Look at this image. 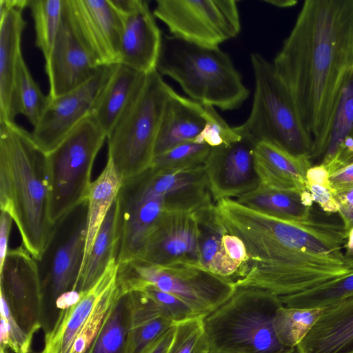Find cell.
I'll return each mask as SVG.
<instances>
[{"label":"cell","mask_w":353,"mask_h":353,"mask_svg":"<svg viewBox=\"0 0 353 353\" xmlns=\"http://www.w3.org/2000/svg\"><path fill=\"white\" fill-rule=\"evenodd\" d=\"M219 221L243 242L249 261L236 288L252 287L283 296L298 294L353 272L343 248V223L276 218L235 199L214 203Z\"/></svg>","instance_id":"cell-1"},{"label":"cell","mask_w":353,"mask_h":353,"mask_svg":"<svg viewBox=\"0 0 353 353\" xmlns=\"http://www.w3.org/2000/svg\"><path fill=\"white\" fill-rule=\"evenodd\" d=\"M272 63L295 102L314 148L353 68V0L305 1Z\"/></svg>","instance_id":"cell-2"},{"label":"cell","mask_w":353,"mask_h":353,"mask_svg":"<svg viewBox=\"0 0 353 353\" xmlns=\"http://www.w3.org/2000/svg\"><path fill=\"white\" fill-rule=\"evenodd\" d=\"M0 208L11 215L22 245L40 261L54 227L47 154L15 121H0Z\"/></svg>","instance_id":"cell-3"},{"label":"cell","mask_w":353,"mask_h":353,"mask_svg":"<svg viewBox=\"0 0 353 353\" xmlns=\"http://www.w3.org/2000/svg\"><path fill=\"white\" fill-rule=\"evenodd\" d=\"M157 70L174 80L190 98L204 105L233 110L249 96L231 58L219 47L163 34Z\"/></svg>","instance_id":"cell-4"},{"label":"cell","mask_w":353,"mask_h":353,"mask_svg":"<svg viewBox=\"0 0 353 353\" xmlns=\"http://www.w3.org/2000/svg\"><path fill=\"white\" fill-rule=\"evenodd\" d=\"M283 304L278 296L252 287L236 288L223 305L203 318L211 353H295L283 345L273 320Z\"/></svg>","instance_id":"cell-5"},{"label":"cell","mask_w":353,"mask_h":353,"mask_svg":"<svg viewBox=\"0 0 353 353\" xmlns=\"http://www.w3.org/2000/svg\"><path fill=\"white\" fill-rule=\"evenodd\" d=\"M254 92L250 114L237 130L256 142L272 143L293 155L311 160L313 140L295 102L272 62L258 52L250 55Z\"/></svg>","instance_id":"cell-6"},{"label":"cell","mask_w":353,"mask_h":353,"mask_svg":"<svg viewBox=\"0 0 353 353\" xmlns=\"http://www.w3.org/2000/svg\"><path fill=\"white\" fill-rule=\"evenodd\" d=\"M171 89L157 70L147 74L141 88L107 137L108 159L112 161L123 181L151 168Z\"/></svg>","instance_id":"cell-7"},{"label":"cell","mask_w":353,"mask_h":353,"mask_svg":"<svg viewBox=\"0 0 353 353\" xmlns=\"http://www.w3.org/2000/svg\"><path fill=\"white\" fill-rule=\"evenodd\" d=\"M117 284L122 294L154 287L182 299L202 317L226 302L236 289L234 282L199 265H156L136 259L118 263Z\"/></svg>","instance_id":"cell-8"},{"label":"cell","mask_w":353,"mask_h":353,"mask_svg":"<svg viewBox=\"0 0 353 353\" xmlns=\"http://www.w3.org/2000/svg\"><path fill=\"white\" fill-rule=\"evenodd\" d=\"M106 134L88 116L47 154L50 214L52 221L87 201L91 172Z\"/></svg>","instance_id":"cell-9"},{"label":"cell","mask_w":353,"mask_h":353,"mask_svg":"<svg viewBox=\"0 0 353 353\" xmlns=\"http://www.w3.org/2000/svg\"><path fill=\"white\" fill-rule=\"evenodd\" d=\"M114 260L98 282L73 305L61 310L45 334L39 353H88L106 317L121 293Z\"/></svg>","instance_id":"cell-10"},{"label":"cell","mask_w":353,"mask_h":353,"mask_svg":"<svg viewBox=\"0 0 353 353\" xmlns=\"http://www.w3.org/2000/svg\"><path fill=\"white\" fill-rule=\"evenodd\" d=\"M152 12L170 35L201 46L219 47L241 32L234 0H157Z\"/></svg>","instance_id":"cell-11"},{"label":"cell","mask_w":353,"mask_h":353,"mask_svg":"<svg viewBox=\"0 0 353 353\" xmlns=\"http://www.w3.org/2000/svg\"><path fill=\"white\" fill-rule=\"evenodd\" d=\"M87 212L85 201L57 220L38 261L43 296L48 293L54 302L76 285L85 251Z\"/></svg>","instance_id":"cell-12"},{"label":"cell","mask_w":353,"mask_h":353,"mask_svg":"<svg viewBox=\"0 0 353 353\" xmlns=\"http://www.w3.org/2000/svg\"><path fill=\"white\" fill-rule=\"evenodd\" d=\"M116 66L117 64L100 66L94 75L80 87L60 97L49 98L41 118L31 132L35 142L46 154L90 115Z\"/></svg>","instance_id":"cell-13"},{"label":"cell","mask_w":353,"mask_h":353,"mask_svg":"<svg viewBox=\"0 0 353 353\" xmlns=\"http://www.w3.org/2000/svg\"><path fill=\"white\" fill-rule=\"evenodd\" d=\"M194 212L165 209L134 259L156 265H199L200 229Z\"/></svg>","instance_id":"cell-14"},{"label":"cell","mask_w":353,"mask_h":353,"mask_svg":"<svg viewBox=\"0 0 353 353\" xmlns=\"http://www.w3.org/2000/svg\"><path fill=\"white\" fill-rule=\"evenodd\" d=\"M0 276L1 293L15 319L34 335L41 326L44 299L38 261L23 245L9 249Z\"/></svg>","instance_id":"cell-15"},{"label":"cell","mask_w":353,"mask_h":353,"mask_svg":"<svg viewBox=\"0 0 353 353\" xmlns=\"http://www.w3.org/2000/svg\"><path fill=\"white\" fill-rule=\"evenodd\" d=\"M72 23L98 66L119 63L123 20L110 0H65Z\"/></svg>","instance_id":"cell-16"},{"label":"cell","mask_w":353,"mask_h":353,"mask_svg":"<svg viewBox=\"0 0 353 353\" xmlns=\"http://www.w3.org/2000/svg\"><path fill=\"white\" fill-rule=\"evenodd\" d=\"M234 128L242 138L211 148L203 165L214 203L225 199H236L259 185L253 156L256 141Z\"/></svg>","instance_id":"cell-17"},{"label":"cell","mask_w":353,"mask_h":353,"mask_svg":"<svg viewBox=\"0 0 353 353\" xmlns=\"http://www.w3.org/2000/svg\"><path fill=\"white\" fill-rule=\"evenodd\" d=\"M117 200L121 239L118 263L134 259L165 208L163 196L147 186L143 173L123 181Z\"/></svg>","instance_id":"cell-18"},{"label":"cell","mask_w":353,"mask_h":353,"mask_svg":"<svg viewBox=\"0 0 353 353\" xmlns=\"http://www.w3.org/2000/svg\"><path fill=\"white\" fill-rule=\"evenodd\" d=\"M46 60L50 99L69 92L89 81L98 66L76 32L63 6L61 23L51 52Z\"/></svg>","instance_id":"cell-19"},{"label":"cell","mask_w":353,"mask_h":353,"mask_svg":"<svg viewBox=\"0 0 353 353\" xmlns=\"http://www.w3.org/2000/svg\"><path fill=\"white\" fill-rule=\"evenodd\" d=\"M121 18L119 64L145 74L157 70L163 34L148 2L137 0L130 12Z\"/></svg>","instance_id":"cell-20"},{"label":"cell","mask_w":353,"mask_h":353,"mask_svg":"<svg viewBox=\"0 0 353 353\" xmlns=\"http://www.w3.org/2000/svg\"><path fill=\"white\" fill-rule=\"evenodd\" d=\"M148 188L165 199V209L194 212L214 204L209 190L204 165L174 172L151 169L143 172Z\"/></svg>","instance_id":"cell-21"},{"label":"cell","mask_w":353,"mask_h":353,"mask_svg":"<svg viewBox=\"0 0 353 353\" xmlns=\"http://www.w3.org/2000/svg\"><path fill=\"white\" fill-rule=\"evenodd\" d=\"M297 353H353V296L323 308Z\"/></svg>","instance_id":"cell-22"},{"label":"cell","mask_w":353,"mask_h":353,"mask_svg":"<svg viewBox=\"0 0 353 353\" xmlns=\"http://www.w3.org/2000/svg\"><path fill=\"white\" fill-rule=\"evenodd\" d=\"M253 156L259 184L302 192L307 191V172L312 166L309 158L293 155L265 141L256 143Z\"/></svg>","instance_id":"cell-23"},{"label":"cell","mask_w":353,"mask_h":353,"mask_svg":"<svg viewBox=\"0 0 353 353\" xmlns=\"http://www.w3.org/2000/svg\"><path fill=\"white\" fill-rule=\"evenodd\" d=\"M205 124L204 105L172 88L161 118L154 157L179 144L195 141Z\"/></svg>","instance_id":"cell-24"},{"label":"cell","mask_w":353,"mask_h":353,"mask_svg":"<svg viewBox=\"0 0 353 353\" xmlns=\"http://www.w3.org/2000/svg\"><path fill=\"white\" fill-rule=\"evenodd\" d=\"M23 9L12 8L0 17V121H14L15 80L22 54L21 36L26 21Z\"/></svg>","instance_id":"cell-25"},{"label":"cell","mask_w":353,"mask_h":353,"mask_svg":"<svg viewBox=\"0 0 353 353\" xmlns=\"http://www.w3.org/2000/svg\"><path fill=\"white\" fill-rule=\"evenodd\" d=\"M145 76L128 66L117 64L90 115L107 137L141 88Z\"/></svg>","instance_id":"cell-26"},{"label":"cell","mask_w":353,"mask_h":353,"mask_svg":"<svg viewBox=\"0 0 353 353\" xmlns=\"http://www.w3.org/2000/svg\"><path fill=\"white\" fill-rule=\"evenodd\" d=\"M353 139V68L347 74L335 101L325 132L314 147L311 161L327 170L346 143Z\"/></svg>","instance_id":"cell-27"},{"label":"cell","mask_w":353,"mask_h":353,"mask_svg":"<svg viewBox=\"0 0 353 353\" xmlns=\"http://www.w3.org/2000/svg\"><path fill=\"white\" fill-rule=\"evenodd\" d=\"M121 239L120 209L117 199L112 205L97 234L88 256L81 268L74 290L83 294L117 259Z\"/></svg>","instance_id":"cell-28"},{"label":"cell","mask_w":353,"mask_h":353,"mask_svg":"<svg viewBox=\"0 0 353 353\" xmlns=\"http://www.w3.org/2000/svg\"><path fill=\"white\" fill-rule=\"evenodd\" d=\"M235 200L250 208L281 219L296 222L312 219L313 201L307 190L302 192L259 184Z\"/></svg>","instance_id":"cell-29"},{"label":"cell","mask_w":353,"mask_h":353,"mask_svg":"<svg viewBox=\"0 0 353 353\" xmlns=\"http://www.w3.org/2000/svg\"><path fill=\"white\" fill-rule=\"evenodd\" d=\"M129 325L125 353H143L175 323L166 318L143 292L126 294Z\"/></svg>","instance_id":"cell-30"},{"label":"cell","mask_w":353,"mask_h":353,"mask_svg":"<svg viewBox=\"0 0 353 353\" xmlns=\"http://www.w3.org/2000/svg\"><path fill=\"white\" fill-rule=\"evenodd\" d=\"M123 183V179L112 161L108 159L100 175L92 182L87 197L86 236L81 267L88 256L103 222L117 199Z\"/></svg>","instance_id":"cell-31"},{"label":"cell","mask_w":353,"mask_h":353,"mask_svg":"<svg viewBox=\"0 0 353 353\" xmlns=\"http://www.w3.org/2000/svg\"><path fill=\"white\" fill-rule=\"evenodd\" d=\"M129 325L127 294H121L88 353H125Z\"/></svg>","instance_id":"cell-32"},{"label":"cell","mask_w":353,"mask_h":353,"mask_svg":"<svg viewBox=\"0 0 353 353\" xmlns=\"http://www.w3.org/2000/svg\"><path fill=\"white\" fill-rule=\"evenodd\" d=\"M323 308H299L281 306L276 311L273 327L279 341L296 348L321 316Z\"/></svg>","instance_id":"cell-33"},{"label":"cell","mask_w":353,"mask_h":353,"mask_svg":"<svg viewBox=\"0 0 353 353\" xmlns=\"http://www.w3.org/2000/svg\"><path fill=\"white\" fill-rule=\"evenodd\" d=\"M353 296V272L336 278L310 290L279 296L290 307L325 308Z\"/></svg>","instance_id":"cell-34"},{"label":"cell","mask_w":353,"mask_h":353,"mask_svg":"<svg viewBox=\"0 0 353 353\" xmlns=\"http://www.w3.org/2000/svg\"><path fill=\"white\" fill-rule=\"evenodd\" d=\"M194 213L200 229L199 265L216 274L221 253L222 239L228 231L216 216L214 203L201 208Z\"/></svg>","instance_id":"cell-35"},{"label":"cell","mask_w":353,"mask_h":353,"mask_svg":"<svg viewBox=\"0 0 353 353\" xmlns=\"http://www.w3.org/2000/svg\"><path fill=\"white\" fill-rule=\"evenodd\" d=\"M48 102V96L43 94L32 78L21 54L18 60L15 80L17 115H23L34 128L41 118Z\"/></svg>","instance_id":"cell-36"},{"label":"cell","mask_w":353,"mask_h":353,"mask_svg":"<svg viewBox=\"0 0 353 353\" xmlns=\"http://www.w3.org/2000/svg\"><path fill=\"white\" fill-rule=\"evenodd\" d=\"M64 0H29L34 23L35 46L46 59L59 32L63 12Z\"/></svg>","instance_id":"cell-37"},{"label":"cell","mask_w":353,"mask_h":353,"mask_svg":"<svg viewBox=\"0 0 353 353\" xmlns=\"http://www.w3.org/2000/svg\"><path fill=\"white\" fill-rule=\"evenodd\" d=\"M210 149L205 143L185 142L154 157L150 169L159 172L193 169L204 165Z\"/></svg>","instance_id":"cell-38"},{"label":"cell","mask_w":353,"mask_h":353,"mask_svg":"<svg viewBox=\"0 0 353 353\" xmlns=\"http://www.w3.org/2000/svg\"><path fill=\"white\" fill-rule=\"evenodd\" d=\"M1 349L14 353H31L33 336L15 319L5 296L1 293Z\"/></svg>","instance_id":"cell-39"},{"label":"cell","mask_w":353,"mask_h":353,"mask_svg":"<svg viewBox=\"0 0 353 353\" xmlns=\"http://www.w3.org/2000/svg\"><path fill=\"white\" fill-rule=\"evenodd\" d=\"M203 318L196 317L176 323L173 339L166 353H200L209 347Z\"/></svg>","instance_id":"cell-40"},{"label":"cell","mask_w":353,"mask_h":353,"mask_svg":"<svg viewBox=\"0 0 353 353\" xmlns=\"http://www.w3.org/2000/svg\"><path fill=\"white\" fill-rule=\"evenodd\" d=\"M206 124L195 142L205 143L211 148L240 140L242 135L234 127H230L211 105H204Z\"/></svg>","instance_id":"cell-41"},{"label":"cell","mask_w":353,"mask_h":353,"mask_svg":"<svg viewBox=\"0 0 353 353\" xmlns=\"http://www.w3.org/2000/svg\"><path fill=\"white\" fill-rule=\"evenodd\" d=\"M139 292H143L150 297L161 312L175 324L190 319L202 317L187 303L170 293L152 286L146 287Z\"/></svg>","instance_id":"cell-42"},{"label":"cell","mask_w":353,"mask_h":353,"mask_svg":"<svg viewBox=\"0 0 353 353\" xmlns=\"http://www.w3.org/2000/svg\"><path fill=\"white\" fill-rule=\"evenodd\" d=\"M306 189L313 202L327 214L339 213L340 205L330 185L306 182Z\"/></svg>","instance_id":"cell-43"},{"label":"cell","mask_w":353,"mask_h":353,"mask_svg":"<svg viewBox=\"0 0 353 353\" xmlns=\"http://www.w3.org/2000/svg\"><path fill=\"white\" fill-rule=\"evenodd\" d=\"M328 179L334 195L343 191L353 190V163L332 172Z\"/></svg>","instance_id":"cell-44"},{"label":"cell","mask_w":353,"mask_h":353,"mask_svg":"<svg viewBox=\"0 0 353 353\" xmlns=\"http://www.w3.org/2000/svg\"><path fill=\"white\" fill-rule=\"evenodd\" d=\"M14 222L11 215L1 211L0 215V269L2 268L8 252V241L11 227Z\"/></svg>","instance_id":"cell-45"},{"label":"cell","mask_w":353,"mask_h":353,"mask_svg":"<svg viewBox=\"0 0 353 353\" xmlns=\"http://www.w3.org/2000/svg\"><path fill=\"white\" fill-rule=\"evenodd\" d=\"M176 324L155 340L143 353H166L175 332Z\"/></svg>","instance_id":"cell-46"},{"label":"cell","mask_w":353,"mask_h":353,"mask_svg":"<svg viewBox=\"0 0 353 353\" xmlns=\"http://www.w3.org/2000/svg\"><path fill=\"white\" fill-rule=\"evenodd\" d=\"M353 163V139L348 141L334 161L327 169L330 174L332 172Z\"/></svg>","instance_id":"cell-47"},{"label":"cell","mask_w":353,"mask_h":353,"mask_svg":"<svg viewBox=\"0 0 353 353\" xmlns=\"http://www.w3.org/2000/svg\"><path fill=\"white\" fill-rule=\"evenodd\" d=\"M83 294L75 290L68 291L60 296L55 301L56 306L61 310L77 303Z\"/></svg>","instance_id":"cell-48"},{"label":"cell","mask_w":353,"mask_h":353,"mask_svg":"<svg viewBox=\"0 0 353 353\" xmlns=\"http://www.w3.org/2000/svg\"><path fill=\"white\" fill-rule=\"evenodd\" d=\"M29 0H0V17L12 8L24 10L28 7Z\"/></svg>","instance_id":"cell-49"},{"label":"cell","mask_w":353,"mask_h":353,"mask_svg":"<svg viewBox=\"0 0 353 353\" xmlns=\"http://www.w3.org/2000/svg\"><path fill=\"white\" fill-rule=\"evenodd\" d=\"M339 214L343 221V227L347 232L348 230L353 228V210L340 208Z\"/></svg>","instance_id":"cell-50"},{"label":"cell","mask_w":353,"mask_h":353,"mask_svg":"<svg viewBox=\"0 0 353 353\" xmlns=\"http://www.w3.org/2000/svg\"><path fill=\"white\" fill-rule=\"evenodd\" d=\"M263 1L281 8L292 7L297 3L294 0H263Z\"/></svg>","instance_id":"cell-51"},{"label":"cell","mask_w":353,"mask_h":353,"mask_svg":"<svg viewBox=\"0 0 353 353\" xmlns=\"http://www.w3.org/2000/svg\"><path fill=\"white\" fill-rule=\"evenodd\" d=\"M345 248V257H352L353 256V228H351L347 232V240L346 243L344 245Z\"/></svg>","instance_id":"cell-52"},{"label":"cell","mask_w":353,"mask_h":353,"mask_svg":"<svg viewBox=\"0 0 353 353\" xmlns=\"http://www.w3.org/2000/svg\"><path fill=\"white\" fill-rule=\"evenodd\" d=\"M346 259L347 261L350 269L353 271V256L349 258L346 257Z\"/></svg>","instance_id":"cell-53"},{"label":"cell","mask_w":353,"mask_h":353,"mask_svg":"<svg viewBox=\"0 0 353 353\" xmlns=\"http://www.w3.org/2000/svg\"><path fill=\"white\" fill-rule=\"evenodd\" d=\"M200 353H211V352L210 350V347H207L203 350Z\"/></svg>","instance_id":"cell-54"},{"label":"cell","mask_w":353,"mask_h":353,"mask_svg":"<svg viewBox=\"0 0 353 353\" xmlns=\"http://www.w3.org/2000/svg\"><path fill=\"white\" fill-rule=\"evenodd\" d=\"M1 353H14L10 350H2L1 349Z\"/></svg>","instance_id":"cell-55"}]
</instances>
